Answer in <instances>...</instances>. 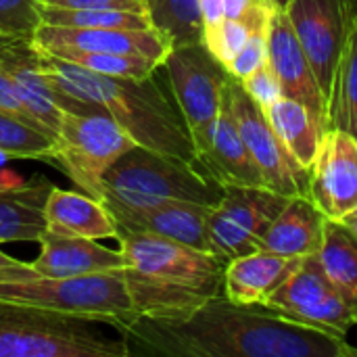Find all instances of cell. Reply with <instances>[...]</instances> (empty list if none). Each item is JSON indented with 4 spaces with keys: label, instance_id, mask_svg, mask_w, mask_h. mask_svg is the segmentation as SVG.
I'll return each mask as SVG.
<instances>
[{
    "label": "cell",
    "instance_id": "1",
    "mask_svg": "<svg viewBox=\"0 0 357 357\" xmlns=\"http://www.w3.org/2000/svg\"><path fill=\"white\" fill-rule=\"evenodd\" d=\"M119 333L144 354L169 357H357L341 335L226 295L184 318H134Z\"/></svg>",
    "mask_w": 357,
    "mask_h": 357
},
{
    "label": "cell",
    "instance_id": "2",
    "mask_svg": "<svg viewBox=\"0 0 357 357\" xmlns=\"http://www.w3.org/2000/svg\"><path fill=\"white\" fill-rule=\"evenodd\" d=\"M40 54L63 111L86 113L98 105L113 115L136 144L199 163L190 130L178 105L174 107L163 94L155 75L142 79L107 77L59 56Z\"/></svg>",
    "mask_w": 357,
    "mask_h": 357
},
{
    "label": "cell",
    "instance_id": "3",
    "mask_svg": "<svg viewBox=\"0 0 357 357\" xmlns=\"http://www.w3.org/2000/svg\"><path fill=\"white\" fill-rule=\"evenodd\" d=\"M117 241L134 318H184L224 297L228 261L215 253L149 232H119Z\"/></svg>",
    "mask_w": 357,
    "mask_h": 357
},
{
    "label": "cell",
    "instance_id": "4",
    "mask_svg": "<svg viewBox=\"0 0 357 357\" xmlns=\"http://www.w3.org/2000/svg\"><path fill=\"white\" fill-rule=\"evenodd\" d=\"M0 301L105 322L117 331L134 320L123 270L54 278L36 272L31 264H21L0 272Z\"/></svg>",
    "mask_w": 357,
    "mask_h": 357
},
{
    "label": "cell",
    "instance_id": "5",
    "mask_svg": "<svg viewBox=\"0 0 357 357\" xmlns=\"http://www.w3.org/2000/svg\"><path fill=\"white\" fill-rule=\"evenodd\" d=\"M102 201H117L132 207H146L165 201H188L220 205L224 184L209 176L199 163L134 144L102 178Z\"/></svg>",
    "mask_w": 357,
    "mask_h": 357
},
{
    "label": "cell",
    "instance_id": "6",
    "mask_svg": "<svg viewBox=\"0 0 357 357\" xmlns=\"http://www.w3.org/2000/svg\"><path fill=\"white\" fill-rule=\"evenodd\" d=\"M94 320L0 301V357H128V341L111 339Z\"/></svg>",
    "mask_w": 357,
    "mask_h": 357
},
{
    "label": "cell",
    "instance_id": "7",
    "mask_svg": "<svg viewBox=\"0 0 357 357\" xmlns=\"http://www.w3.org/2000/svg\"><path fill=\"white\" fill-rule=\"evenodd\" d=\"M54 144V167L63 169L82 192L102 201L107 169L136 142L109 111L96 105L86 113L63 111Z\"/></svg>",
    "mask_w": 357,
    "mask_h": 357
},
{
    "label": "cell",
    "instance_id": "8",
    "mask_svg": "<svg viewBox=\"0 0 357 357\" xmlns=\"http://www.w3.org/2000/svg\"><path fill=\"white\" fill-rule=\"evenodd\" d=\"M161 69H165L176 105L197 146V161L211 142L218 115L224 105L228 69L207 50L203 42L174 46Z\"/></svg>",
    "mask_w": 357,
    "mask_h": 357
},
{
    "label": "cell",
    "instance_id": "9",
    "mask_svg": "<svg viewBox=\"0 0 357 357\" xmlns=\"http://www.w3.org/2000/svg\"><path fill=\"white\" fill-rule=\"evenodd\" d=\"M224 100L238 126V132L255 165L264 176L266 186L287 197L310 195V169L303 167L282 144L266 111L232 75L224 86Z\"/></svg>",
    "mask_w": 357,
    "mask_h": 357
},
{
    "label": "cell",
    "instance_id": "10",
    "mask_svg": "<svg viewBox=\"0 0 357 357\" xmlns=\"http://www.w3.org/2000/svg\"><path fill=\"white\" fill-rule=\"evenodd\" d=\"M224 199L211 207L207 234L211 253L230 261L257 251L261 236L291 197L266 186H224Z\"/></svg>",
    "mask_w": 357,
    "mask_h": 357
},
{
    "label": "cell",
    "instance_id": "11",
    "mask_svg": "<svg viewBox=\"0 0 357 357\" xmlns=\"http://www.w3.org/2000/svg\"><path fill=\"white\" fill-rule=\"evenodd\" d=\"M264 307L295 322L324 328L341 337H345L349 328L357 324L351 307L328 278L320 255L303 257L299 268L278 287Z\"/></svg>",
    "mask_w": 357,
    "mask_h": 357
},
{
    "label": "cell",
    "instance_id": "12",
    "mask_svg": "<svg viewBox=\"0 0 357 357\" xmlns=\"http://www.w3.org/2000/svg\"><path fill=\"white\" fill-rule=\"evenodd\" d=\"M287 13L328 107L349 27V0H291Z\"/></svg>",
    "mask_w": 357,
    "mask_h": 357
},
{
    "label": "cell",
    "instance_id": "13",
    "mask_svg": "<svg viewBox=\"0 0 357 357\" xmlns=\"http://www.w3.org/2000/svg\"><path fill=\"white\" fill-rule=\"evenodd\" d=\"M310 197L328 220L357 207V140L337 128L324 132L310 169Z\"/></svg>",
    "mask_w": 357,
    "mask_h": 357
},
{
    "label": "cell",
    "instance_id": "14",
    "mask_svg": "<svg viewBox=\"0 0 357 357\" xmlns=\"http://www.w3.org/2000/svg\"><path fill=\"white\" fill-rule=\"evenodd\" d=\"M268 61L280 82L282 96L305 105L328 130V107L314 69L295 36L287 8H274L268 25Z\"/></svg>",
    "mask_w": 357,
    "mask_h": 357
},
{
    "label": "cell",
    "instance_id": "15",
    "mask_svg": "<svg viewBox=\"0 0 357 357\" xmlns=\"http://www.w3.org/2000/svg\"><path fill=\"white\" fill-rule=\"evenodd\" d=\"M113 215L119 232H149L165 236L188 247L211 251L207 234V218L211 205L188 201H165L146 207H132L117 201H102Z\"/></svg>",
    "mask_w": 357,
    "mask_h": 357
},
{
    "label": "cell",
    "instance_id": "16",
    "mask_svg": "<svg viewBox=\"0 0 357 357\" xmlns=\"http://www.w3.org/2000/svg\"><path fill=\"white\" fill-rule=\"evenodd\" d=\"M0 69L13 82L15 92L36 123L56 138L63 109L56 90L44 71L42 54L33 46V40L0 38Z\"/></svg>",
    "mask_w": 357,
    "mask_h": 357
},
{
    "label": "cell",
    "instance_id": "17",
    "mask_svg": "<svg viewBox=\"0 0 357 357\" xmlns=\"http://www.w3.org/2000/svg\"><path fill=\"white\" fill-rule=\"evenodd\" d=\"M33 46L40 52L56 50H82V52H115V54H140L157 61H165L174 48L169 40L155 27L149 29H84V27H59L42 23L33 36Z\"/></svg>",
    "mask_w": 357,
    "mask_h": 357
},
{
    "label": "cell",
    "instance_id": "18",
    "mask_svg": "<svg viewBox=\"0 0 357 357\" xmlns=\"http://www.w3.org/2000/svg\"><path fill=\"white\" fill-rule=\"evenodd\" d=\"M40 253L31 261V268L44 276L54 278H77L105 274L126 268V257L121 249L102 247L98 241L56 234L44 230L38 241Z\"/></svg>",
    "mask_w": 357,
    "mask_h": 357
},
{
    "label": "cell",
    "instance_id": "19",
    "mask_svg": "<svg viewBox=\"0 0 357 357\" xmlns=\"http://www.w3.org/2000/svg\"><path fill=\"white\" fill-rule=\"evenodd\" d=\"M326 222L328 218L310 195H295L268 226L257 249L287 257L320 255Z\"/></svg>",
    "mask_w": 357,
    "mask_h": 357
},
{
    "label": "cell",
    "instance_id": "20",
    "mask_svg": "<svg viewBox=\"0 0 357 357\" xmlns=\"http://www.w3.org/2000/svg\"><path fill=\"white\" fill-rule=\"evenodd\" d=\"M301 259L261 249L230 259L224 274V295L241 305H264L299 268Z\"/></svg>",
    "mask_w": 357,
    "mask_h": 357
},
{
    "label": "cell",
    "instance_id": "21",
    "mask_svg": "<svg viewBox=\"0 0 357 357\" xmlns=\"http://www.w3.org/2000/svg\"><path fill=\"white\" fill-rule=\"evenodd\" d=\"M199 165L224 186H266L226 100L218 115L211 142L207 151L199 155Z\"/></svg>",
    "mask_w": 357,
    "mask_h": 357
},
{
    "label": "cell",
    "instance_id": "22",
    "mask_svg": "<svg viewBox=\"0 0 357 357\" xmlns=\"http://www.w3.org/2000/svg\"><path fill=\"white\" fill-rule=\"evenodd\" d=\"M52 182L38 176L31 180H0V245L38 243L46 230L44 205Z\"/></svg>",
    "mask_w": 357,
    "mask_h": 357
},
{
    "label": "cell",
    "instance_id": "23",
    "mask_svg": "<svg viewBox=\"0 0 357 357\" xmlns=\"http://www.w3.org/2000/svg\"><path fill=\"white\" fill-rule=\"evenodd\" d=\"M46 230L92 241L117 238V224L100 199L52 184L44 205Z\"/></svg>",
    "mask_w": 357,
    "mask_h": 357
},
{
    "label": "cell",
    "instance_id": "24",
    "mask_svg": "<svg viewBox=\"0 0 357 357\" xmlns=\"http://www.w3.org/2000/svg\"><path fill=\"white\" fill-rule=\"evenodd\" d=\"M337 128L357 140V0H349V27L328 96V130Z\"/></svg>",
    "mask_w": 357,
    "mask_h": 357
},
{
    "label": "cell",
    "instance_id": "25",
    "mask_svg": "<svg viewBox=\"0 0 357 357\" xmlns=\"http://www.w3.org/2000/svg\"><path fill=\"white\" fill-rule=\"evenodd\" d=\"M270 123L274 126L282 144L293 153V157L307 169H312L324 130L314 113L293 98H278L266 109Z\"/></svg>",
    "mask_w": 357,
    "mask_h": 357
},
{
    "label": "cell",
    "instance_id": "26",
    "mask_svg": "<svg viewBox=\"0 0 357 357\" xmlns=\"http://www.w3.org/2000/svg\"><path fill=\"white\" fill-rule=\"evenodd\" d=\"M320 261L357 320V236L337 220L326 222Z\"/></svg>",
    "mask_w": 357,
    "mask_h": 357
},
{
    "label": "cell",
    "instance_id": "27",
    "mask_svg": "<svg viewBox=\"0 0 357 357\" xmlns=\"http://www.w3.org/2000/svg\"><path fill=\"white\" fill-rule=\"evenodd\" d=\"M151 25L172 46L203 42V15L199 0H144Z\"/></svg>",
    "mask_w": 357,
    "mask_h": 357
},
{
    "label": "cell",
    "instance_id": "28",
    "mask_svg": "<svg viewBox=\"0 0 357 357\" xmlns=\"http://www.w3.org/2000/svg\"><path fill=\"white\" fill-rule=\"evenodd\" d=\"M42 23L84 29H149L151 19L144 10L115 8H61L42 4Z\"/></svg>",
    "mask_w": 357,
    "mask_h": 357
},
{
    "label": "cell",
    "instance_id": "29",
    "mask_svg": "<svg viewBox=\"0 0 357 357\" xmlns=\"http://www.w3.org/2000/svg\"><path fill=\"white\" fill-rule=\"evenodd\" d=\"M0 157L48 161L54 165L56 144L54 138L38 126L0 111Z\"/></svg>",
    "mask_w": 357,
    "mask_h": 357
},
{
    "label": "cell",
    "instance_id": "30",
    "mask_svg": "<svg viewBox=\"0 0 357 357\" xmlns=\"http://www.w3.org/2000/svg\"><path fill=\"white\" fill-rule=\"evenodd\" d=\"M272 10L274 8L270 4H261V6H255L251 13H247L243 19L224 17V21L220 25H215L203 33V44L224 67H228L232 63V59L249 42L253 31L268 27Z\"/></svg>",
    "mask_w": 357,
    "mask_h": 357
},
{
    "label": "cell",
    "instance_id": "31",
    "mask_svg": "<svg viewBox=\"0 0 357 357\" xmlns=\"http://www.w3.org/2000/svg\"><path fill=\"white\" fill-rule=\"evenodd\" d=\"M59 56L67 63H73L82 69H88L98 75L107 77H128V79H142L151 77L161 69V61L140 54H115V52H82V50H56L46 52Z\"/></svg>",
    "mask_w": 357,
    "mask_h": 357
},
{
    "label": "cell",
    "instance_id": "32",
    "mask_svg": "<svg viewBox=\"0 0 357 357\" xmlns=\"http://www.w3.org/2000/svg\"><path fill=\"white\" fill-rule=\"evenodd\" d=\"M42 25V0H0V38L33 40Z\"/></svg>",
    "mask_w": 357,
    "mask_h": 357
},
{
    "label": "cell",
    "instance_id": "33",
    "mask_svg": "<svg viewBox=\"0 0 357 357\" xmlns=\"http://www.w3.org/2000/svg\"><path fill=\"white\" fill-rule=\"evenodd\" d=\"M266 63H268V27L253 31L249 42L243 46V50L232 59V63L226 69L234 79L243 82Z\"/></svg>",
    "mask_w": 357,
    "mask_h": 357
},
{
    "label": "cell",
    "instance_id": "34",
    "mask_svg": "<svg viewBox=\"0 0 357 357\" xmlns=\"http://www.w3.org/2000/svg\"><path fill=\"white\" fill-rule=\"evenodd\" d=\"M241 84L264 111L268 107H272L278 98H282V88H280V82H278L270 61L266 65H261L257 71H253L249 77H245Z\"/></svg>",
    "mask_w": 357,
    "mask_h": 357
},
{
    "label": "cell",
    "instance_id": "35",
    "mask_svg": "<svg viewBox=\"0 0 357 357\" xmlns=\"http://www.w3.org/2000/svg\"><path fill=\"white\" fill-rule=\"evenodd\" d=\"M46 6L61 8H115V10H144L142 0H42Z\"/></svg>",
    "mask_w": 357,
    "mask_h": 357
},
{
    "label": "cell",
    "instance_id": "36",
    "mask_svg": "<svg viewBox=\"0 0 357 357\" xmlns=\"http://www.w3.org/2000/svg\"><path fill=\"white\" fill-rule=\"evenodd\" d=\"M0 111L10 113V115L19 117V119H23V121L31 123V126H38L36 119H33V117L27 113V109L23 107L19 94L15 92L13 82L8 79V75H6L2 69H0ZM38 128H40V126H38ZM40 130H42V128H40Z\"/></svg>",
    "mask_w": 357,
    "mask_h": 357
},
{
    "label": "cell",
    "instance_id": "37",
    "mask_svg": "<svg viewBox=\"0 0 357 357\" xmlns=\"http://www.w3.org/2000/svg\"><path fill=\"white\" fill-rule=\"evenodd\" d=\"M201 2V15H203V27L205 31L220 25L226 17L224 10V0H199ZM203 31V33H205Z\"/></svg>",
    "mask_w": 357,
    "mask_h": 357
},
{
    "label": "cell",
    "instance_id": "38",
    "mask_svg": "<svg viewBox=\"0 0 357 357\" xmlns=\"http://www.w3.org/2000/svg\"><path fill=\"white\" fill-rule=\"evenodd\" d=\"M261 4H270V2L268 0H224V10H226V17L230 19H243L247 13H251L255 6H261Z\"/></svg>",
    "mask_w": 357,
    "mask_h": 357
},
{
    "label": "cell",
    "instance_id": "39",
    "mask_svg": "<svg viewBox=\"0 0 357 357\" xmlns=\"http://www.w3.org/2000/svg\"><path fill=\"white\" fill-rule=\"evenodd\" d=\"M23 261H19V259H15V257H10V255H6V253H2L0 251V272L2 270H8V268H17V266H21Z\"/></svg>",
    "mask_w": 357,
    "mask_h": 357
},
{
    "label": "cell",
    "instance_id": "40",
    "mask_svg": "<svg viewBox=\"0 0 357 357\" xmlns=\"http://www.w3.org/2000/svg\"><path fill=\"white\" fill-rule=\"evenodd\" d=\"M341 224H343V226H347V228H349V230H351V232L357 236V220H343Z\"/></svg>",
    "mask_w": 357,
    "mask_h": 357
},
{
    "label": "cell",
    "instance_id": "41",
    "mask_svg": "<svg viewBox=\"0 0 357 357\" xmlns=\"http://www.w3.org/2000/svg\"><path fill=\"white\" fill-rule=\"evenodd\" d=\"M274 8H287V4L291 2V0H268Z\"/></svg>",
    "mask_w": 357,
    "mask_h": 357
},
{
    "label": "cell",
    "instance_id": "42",
    "mask_svg": "<svg viewBox=\"0 0 357 357\" xmlns=\"http://www.w3.org/2000/svg\"><path fill=\"white\" fill-rule=\"evenodd\" d=\"M343 220H357V207L354 209V211H351V213H347V215H345ZM343 220H339V222H343Z\"/></svg>",
    "mask_w": 357,
    "mask_h": 357
},
{
    "label": "cell",
    "instance_id": "43",
    "mask_svg": "<svg viewBox=\"0 0 357 357\" xmlns=\"http://www.w3.org/2000/svg\"><path fill=\"white\" fill-rule=\"evenodd\" d=\"M142 2H144V0H142Z\"/></svg>",
    "mask_w": 357,
    "mask_h": 357
}]
</instances>
